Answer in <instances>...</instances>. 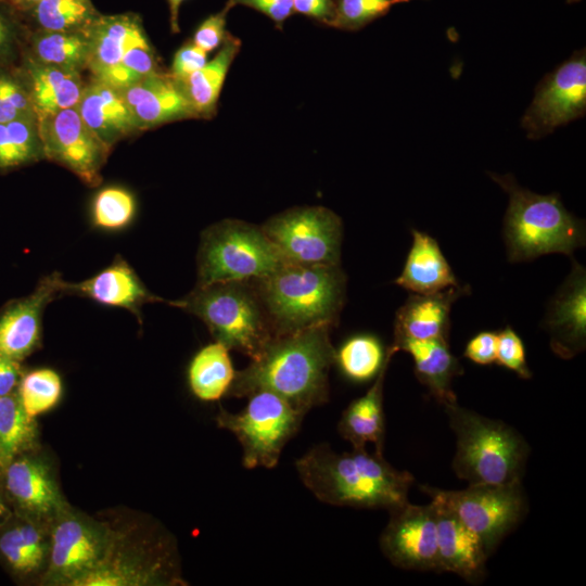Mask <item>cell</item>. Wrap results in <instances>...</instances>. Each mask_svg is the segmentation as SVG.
<instances>
[{"label": "cell", "instance_id": "39", "mask_svg": "<svg viewBox=\"0 0 586 586\" xmlns=\"http://www.w3.org/2000/svg\"><path fill=\"white\" fill-rule=\"evenodd\" d=\"M37 117L18 71L0 67V123Z\"/></svg>", "mask_w": 586, "mask_h": 586}, {"label": "cell", "instance_id": "6", "mask_svg": "<svg viewBox=\"0 0 586 586\" xmlns=\"http://www.w3.org/2000/svg\"><path fill=\"white\" fill-rule=\"evenodd\" d=\"M169 304L200 318L215 341L251 359L275 337L252 280L195 285L189 294Z\"/></svg>", "mask_w": 586, "mask_h": 586}, {"label": "cell", "instance_id": "38", "mask_svg": "<svg viewBox=\"0 0 586 586\" xmlns=\"http://www.w3.org/2000/svg\"><path fill=\"white\" fill-rule=\"evenodd\" d=\"M410 0H336L334 16L328 24L342 30L355 31L385 15L395 4Z\"/></svg>", "mask_w": 586, "mask_h": 586}, {"label": "cell", "instance_id": "11", "mask_svg": "<svg viewBox=\"0 0 586 586\" xmlns=\"http://www.w3.org/2000/svg\"><path fill=\"white\" fill-rule=\"evenodd\" d=\"M38 130L44 160L65 167L88 187L101 183L111 149L85 124L76 107L39 118Z\"/></svg>", "mask_w": 586, "mask_h": 586}, {"label": "cell", "instance_id": "30", "mask_svg": "<svg viewBox=\"0 0 586 586\" xmlns=\"http://www.w3.org/2000/svg\"><path fill=\"white\" fill-rule=\"evenodd\" d=\"M229 351L215 341L193 356L188 367V383L196 398L215 402L227 396L237 372Z\"/></svg>", "mask_w": 586, "mask_h": 586}, {"label": "cell", "instance_id": "10", "mask_svg": "<svg viewBox=\"0 0 586 586\" xmlns=\"http://www.w3.org/2000/svg\"><path fill=\"white\" fill-rule=\"evenodd\" d=\"M284 264L337 266L343 224L323 206L290 208L260 226Z\"/></svg>", "mask_w": 586, "mask_h": 586}, {"label": "cell", "instance_id": "36", "mask_svg": "<svg viewBox=\"0 0 586 586\" xmlns=\"http://www.w3.org/2000/svg\"><path fill=\"white\" fill-rule=\"evenodd\" d=\"M136 200L130 191L120 187L100 190L91 205L93 226L105 231L126 228L136 215Z\"/></svg>", "mask_w": 586, "mask_h": 586}, {"label": "cell", "instance_id": "42", "mask_svg": "<svg viewBox=\"0 0 586 586\" xmlns=\"http://www.w3.org/2000/svg\"><path fill=\"white\" fill-rule=\"evenodd\" d=\"M230 10L226 3L221 11L208 15L198 26L191 40L207 53L219 49L231 34L226 28L227 14Z\"/></svg>", "mask_w": 586, "mask_h": 586}, {"label": "cell", "instance_id": "48", "mask_svg": "<svg viewBox=\"0 0 586 586\" xmlns=\"http://www.w3.org/2000/svg\"><path fill=\"white\" fill-rule=\"evenodd\" d=\"M184 0H167L169 8V23L171 33L176 34L180 31L179 27V10Z\"/></svg>", "mask_w": 586, "mask_h": 586}, {"label": "cell", "instance_id": "46", "mask_svg": "<svg viewBox=\"0 0 586 586\" xmlns=\"http://www.w3.org/2000/svg\"><path fill=\"white\" fill-rule=\"evenodd\" d=\"M336 0H293L294 13L328 26L334 16Z\"/></svg>", "mask_w": 586, "mask_h": 586}, {"label": "cell", "instance_id": "44", "mask_svg": "<svg viewBox=\"0 0 586 586\" xmlns=\"http://www.w3.org/2000/svg\"><path fill=\"white\" fill-rule=\"evenodd\" d=\"M231 9L244 5L269 17L278 29H282L285 21L294 14L293 0H227Z\"/></svg>", "mask_w": 586, "mask_h": 586}, {"label": "cell", "instance_id": "12", "mask_svg": "<svg viewBox=\"0 0 586 586\" xmlns=\"http://www.w3.org/2000/svg\"><path fill=\"white\" fill-rule=\"evenodd\" d=\"M585 111L586 55L578 50L540 81L521 125L528 138L538 139L582 117Z\"/></svg>", "mask_w": 586, "mask_h": 586}, {"label": "cell", "instance_id": "15", "mask_svg": "<svg viewBox=\"0 0 586 586\" xmlns=\"http://www.w3.org/2000/svg\"><path fill=\"white\" fill-rule=\"evenodd\" d=\"M545 326L552 352L570 359L586 345V271L573 259L570 275L548 305Z\"/></svg>", "mask_w": 586, "mask_h": 586}, {"label": "cell", "instance_id": "20", "mask_svg": "<svg viewBox=\"0 0 586 586\" xmlns=\"http://www.w3.org/2000/svg\"><path fill=\"white\" fill-rule=\"evenodd\" d=\"M75 107L85 124L110 149L141 131L122 92L99 80L91 78L86 82Z\"/></svg>", "mask_w": 586, "mask_h": 586}, {"label": "cell", "instance_id": "51", "mask_svg": "<svg viewBox=\"0 0 586 586\" xmlns=\"http://www.w3.org/2000/svg\"><path fill=\"white\" fill-rule=\"evenodd\" d=\"M581 0H568V3H575V2H578Z\"/></svg>", "mask_w": 586, "mask_h": 586}, {"label": "cell", "instance_id": "31", "mask_svg": "<svg viewBox=\"0 0 586 586\" xmlns=\"http://www.w3.org/2000/svg\"><path fill=\"white\" fill-rule=\"evenodd\" d=\"M100 14L91 0H41L21 16L28 31H67L88 27Z\"/></svg>", "mask_w": 586, "mask_h": 586}, {"label": "cell", "instance_id": "25", "mask_svg": "<svg viewBox=\"0 0 586 586\" xmlns=\"http://www.w3.org/2000/svg\"><path fill=\"white\" fill-rule=\"evenodd\" d=\"M392 345L397 352L411 355L416 377L442 406L457 402L451 382L462 373V368L451 354L448 340L403 339Z\"/></svg>", "mask_w": 586, "mask_h": 586}, {"label": "cell", "instance_id": "19", "mask_svg": "<svg viewBox=\"0 0 586 586\" xmlns=\"http://www.w3.org/2000/svg\"><path fill=\"white\" fill-rule=\"evenodd\" d=\"M469 286H451L430 293H411L396 311L394 340H448L451 305Z\"/></svg>", "mask_w": 586, "mask_h": 586}, {"label": "cell", "instance_id": "27", "mask_svg": "<svg viewBox=\"0 0 586 586\" xmlns=\"http://www.w3.org/2000/svg\"><path fill=\"white\" fill-rule=\"evenodd\" d=\"M3 473L8 494L23 510L47 514L59 506L58 488L39 459L20 455L7 466Z\"/></svg>", "mask_w": 586, "mask_h": 586}, {"label": "cell", "instance_id": "41", "mask_svg": "<svg viewBox=\"0 0 586 586\" xmlns=\"http://www.w3.org/2000/svg\"><path fill=\"white\" fill-rule=\"evenodd\" d=\"M496 362L515 372L522 379L527 380L532 377L523 341L509 326L497 332Z\"/></svg>", "mask_w": 586, "mask_h": 586}, {"label": "cell", "instance_id": "7", "mask_svg": "<svg viewBox=\"0 0 586 586\" xmlns=\"http://www.w3.org/2000/svg\"><path fill=\"white\" fill-rule=\"evenodd\" d=\"M283 264L260 226L225 219L201 234L196 285L258 279Z\"/></svg>", "mask_w": 586, "mask_h": 586}, {"label": "cell", "instance_id": "45", "mask_svg": "<svg viewBox=\"0 0 586 586\" xmlns=\"http://www.w3.org/2000/svg\"><path fill=\"white\" fill-rule=\"evenodd\" d=\"M497 332L483 331L475 334L466 345L463 356L477 365L496 361Z\"/></svg>", "mask_w": 586, "mask_h": 586}, {"label": "cell", "instance_id": "24", "mask_svg": "<svg viewBox=\"0 0 586 586\" xmlns=\"http://www.w3.org/2000/svg\"><path fill=\"white\" fill-rule=\"evenodd\" d=\"M89 29L91 55L87 69L94 79L117 65L129 49L150 42L141 17L131 12L100 14Z\"/></svg>", "mask_w": 586, "mask_h": 586}, {"label": "cell", "instance_id": "13", "mask_svg": "<svg viewBox=\"0 0 586 586\" xmlns=\"http://www.w3.org/2000/svg\"><path fill=\"white\" fill-rule=\"evenodd\" d=\"M380 536V548L395 566L412 571H440L436 511L408 501L393 509Z\"/></svg>", "mask_w": 586, "mask_h": 586}, {"label": "cell", "instance_id": "22", "mask_svg": "<svg viewBox=\"0 0 586 586\" xmlns=\"http://www.w3.org/2000/svg\"><path fill=\"white\" fill-rule=\"evenodd\" d=\"M103 549V539L95 528L76 518L63 519L52 534L51 569L74 583L100 563Z\"/></svg>", "mask_w": 586, "mask_h": 586}, {"label": "cell", "instance_id": "23", "mask_svg": "<svg viewBox=\"0 0 586 586\" xmlns=\"http://www.w3.org/2000/svg\"><path fill=\"white\" fill-rule=\"evenodd\" d=\"M396 353L397 349L393 345L387 347L384 364L372 386L365 395L354 399L341 415L337 431L352 447L364 448L367 444H373L377 453H383L385 437L383 385L386 370Z\"/></svg>", "mask_w": 586, "mask_h": 586}, {"label": "cell", "instance_id": "5", "mask_svg": "<svg viewBox=\"0 0 586 586\" xmlns=\"http://www.w3.org/2000/svg\"><path fill=\"white\" fill-rule=\"evenodd\" d=\"M456 435L451 468L469 484H507L522 480L530 447L513 428L456 403L443 406Z\"/></svg>", "mask_w": 586, "mask_h": 586}, {"label": "cell", "instance_id": "1", "mask_svg": "<svg viewBox=\"0 0 586 586\" xmlns=\"http://www.w3.org/2000/svg\"><path fill=\"white\" fill-rule=\"evenodd\" d=\"M329 326L275 336L244 369L237 371L227 396L270 391L303 413L329 399V371L335 348Z\"/></svg>", "mask_w": 586, "mask_h": 586}, {"label": "cell", "instance_id": "18", "mask_svg": "<svg viewBox=\"0 0 586 586\" xmlns=\"http://www.w3.org/2000/svg\"><path fill=\"white\" fill-rule=\"evenodd\" d=\"M431 502L436 511L440 571L455 573L468 583L482 582L489 557L484 544L454 513Z\"/></svg>", "mask_w": 586, "mask_h": 586}, {"label": "cell", "instance_id": "3", "mask_svg": "<svg viewBox=\"0 0 586 586\" xmlns=\"http://www.w3.org/2000/svg\"><path fill=\"white\" fill-rule=\"evenodd\" d=\"M252 282L275 336L337 323L346 290V276L340 265L283 264Z\"/></svg>", "mask_w": 586, "mask_h": 586}, {"label": "cell", "instance_id": "9", "mask_svg": "<svg viewBox=\"0 0 586 586\" xmlns=\"http://www.w3.org/2000/svg\"><path fill=\"white\" fill-rule=\"evenodd\" d=\"M431 501L454 513L475 533L491 556L498 544L521 522L527 511L521 481L507 484H469L445 491L421 486Z\"/></svg>", "mask_w": 586, "mask_h": 586}, {"label": "cell", "instance_id": "34", "mask_svg": "<svg viewBox=\"0 0 586 586\" xmlns=\"http://www.w3.org/2000/svg\"><path fill=\"white\" fill-rule=\"evenodd\" d=\"M386 351L374 335L358 334L347 339L335 349L334 364L354 382H367L378 375Z\"/></svg>", "mask_w": 586, "mask_h": 586}, {"label": "cell", "instance_id": "32", "mask_svg": "<svg viewBox=\"0 0 586 586\" xmlns=\"http://www.w3.org/2000/svg\"><path fill=\"white\" fill-rule=\"evenodd\" d=\"M37 430L34 418L24 409L16 391L0 397V471L30 448Z\"/></svg>", "mask_w": 586, "mask_h": 586}, {"label": "cell", "instance_id": "47", "mask_svg": "<svg viewBox=\"0 0 586 586\" xmlns=\"http://www.w3.org/2000/svg\"><path fill=\"white\" fill-rule=\"evenodd\" d=\"M22 377L21 362L0 355V397L13 393Z\"/></svg>", "mask_w": 586, "mask_h": 586}, {"label": "cell", "instance_id": "14", "mask_svg": "<svg viewBox=\"0 0 586 586\" xmlns=\"http://www.w3.org/2000/svg\"><path fill=\"white\" fill-rule=\"evenodd\" d=\"M65 284L54 271L44 276L30 294L5 305L0 311V355L21 362L39 346L43 311L65 295Z\"/></svg>", "mask_w": 586, "mask_h": 586}, {"label": "cell", "instance_id": "8", "mask_svg": "<svg viewBox=\"0 0 586 586\" xmlns=\"http://www.w3.org/2000/svg\"><path fill=\"white\" fill-rule=\"evenodd\" d=\"M305 413L270 391H256L247 396L240 412L220 409L215 420L231 432L242 447V464L246 469H272L283 447L297 433Z\"/></svg>", "mask_w": 586, "mask_h": 586}, {"label": "cell", "instance_id": "2", "mask_svg": "<svg viewBox=\"0 0 586 586\" xmlns=\"http://www.w3.org/2000/svg\"><path fill=\"white\" fill-rule=\"evenodd\" d=\"M296 472L321 502L391 511L408 501L413 476L391 466L381 453L353 447L337 453L318 444L297 458Z\"/></svg>", "mask_w": 586, "mask_h": 586}, {"label": "cell", "instance_id": "49", "mask_svg": "<svg viewBox=\"0 0 586 586\" xmlns=\"http://www.w3.org/2000/svg\"><path fill=\"white\" fill-rule=\"evenodd\" d=\"M40 1L41 0H8L13 9L20 14L27 12Z\"/></svg>", "mask_w": 586, "mask_h": 586}, {"label": "cell", "instance_id": "29", "mask_svg": "<svg viewBox=\"0 0 586 586\" xmlns=\"http://www.w3.org/2000/svg\"><path fill=\"white\" fill-rule=\"evenodd\" d=\"M89 26L67 31H28L26 53L40 63L82 73L91 55Z\"/></svg>", "mask_w": 586, "mask_h": 586}, {"label": "cell", "instance_id": "33", "mask_svg": "<svg viewBox=\"0 0 586 586\" xmlns=\"http://www.w3.org/2000/svg\"><path fill=\"white\" fill-rule=\"evenodd\" d=\"M44 160L38 118L0 123V170L7 171Z\"/></svg>", "mask_w": 586, "mask_h": 586}, {"label": "cell", "instance_id": "50", "mask_svg": "<svg viewBox=\"0 0 586 586\" xmlns=\"http://www.w3.org/2000/svg\"><path fill=\"white\" fill-rule=\"evenodd\" d=\"M7 507L0 497V521L7 515Z\"/></svg>", "mask_w": 586, "mask_h": 586}, {"label": "cell", "instance_id": "40", "mask_svg": "<svg viewBox=\"0 0 586 586\" xmlns=\"http://www.w3.org/2000/svg\"><path fill=\"white\" fill-rule=\"evenodd\" d=\"M28 29L8 0H0V67H9L27 44Z\"/></svg>", "mask_w": 586, "mask_h": 586}, {"label": "cell", "instance_id": "17", "mask_svg": "<svg viewBox=\"0 0 586 586\" xmlns=\"http://www.w3.org/2000/svg\"><path fill=\"white\" fill-rule=\"evenodd\" d=\"M78 295L99 304L129 310L142 321L141 309L148 303L163 302L140 280L132 267L120 256L113 263L80 282L65 284V295Z\"/></svg>", "mask_w": 586, "mask_h": 586}, {"label": "cell", "instance_id": "35", "mask_svg": "<svg viewBox=\"0 0 586 586\" xmlns=\"http://www.w3.org/2000/svg\"><path fill=\"white\" fill-rule=\"evenodd\" d=\"M0 555L18 573L37 570L44 558V543L31 523L11 526L0 534Z\"/></svg>", "mask_w": 586, "mask_h": 586}, {"label": "cell", "instance_id": "28", "mask_svg": "<svg viewBox=\"0 0 586 586\" xmlns=\"http://www.w3.org/2000/svg\"><path fill=\"white\" fill-rule=\"evenodd\" d=\"M240 38L230 34L215 56L186 79L177 81L196 118H212L226 77L241 49Z\"/></svg>", "mask_w": 586, "mask_h": 586}, {"label": "cell", "instance_id": "16", "mask_svg": "<svg viewBox=\"0 0 586 586\" xmlns=\"http://www.w3.org/2000/svg\"><path fill=\"white\" fill-rule=\"evenodd\" d=\"M119 91L141 131L176 120L196 118L169 72L152 73Z\"/></svg>", "mask_w": 586, "mask_h": 586}, {"label": "cell", "instance_id": "26", "mask_svg": "<svg viewBox=\"0 0 586 586\" xmlns=\"http://www.w3.org/2000/svg\"><path fill=\"white\" fill-rule=\"evenodd\" d=\"M395 283L411 293L430 294L459 285L437 241L412 230V245Z\"/></svg>", "mask_w": 586, "mask_h": 586}, {"label": "cell", "instance_id": "37", "mask_svg": "<svg viewBox=\"0 0 586 586\" xmlns=\"http://www.w3.org/2000/svg\"><path fill=\"white\" fill-rule=\"evenodd\" d=\"M17 394L25 411L35 418L58 404L62 394V381L52 369H36L23 374Z\"/></svg>", "mask_w": 586, "mask_h": 586}, {"label": "cell", "instance_id": "4", "mask_svg": "<svg viewBox=\"0 0 586 586\" xmlns=\"http://www.w3.org/2000/svg\"><path fill=\"white\" fill-rule=\"evenodd\" d=\"M491 176L509 194L504 238L510 262L550 253L571 256L585 245L584 222L565 209L557 194H536L520 187L511 175Z\"/></svg>", "mask_w": 586, "mask_h": 586}, {"label": "cell", "instance_id": "21", "mask_svg": "<svg viewBox=\"0 0 586 586\" xmlns=\"http://www.w3.org/2000/svg\"><path fill=\"white\" fill-rule=\"evenodd\" d=\"M22 58L18 72L38 119L77 105L86 85L82 73L40 63L26 52Z\"/></svg>", "mask_w": 586, "mask_h": 586}, {"label": "cell", "instance_id": "43", "mask_svg": "<svg viewBox=\"0 0 586 586\" xmlns=\"http://www.w3.org/2000/svg\"><path fill=\"white\" fill-rule=\"evenodd\" d=\"M208 61V53L199 48L191 39L187 40L174 54L169 74L177 80H183L202 68Z\"/></svg>", "mask_w": 586, "mask_h": 586}]
</instances>
